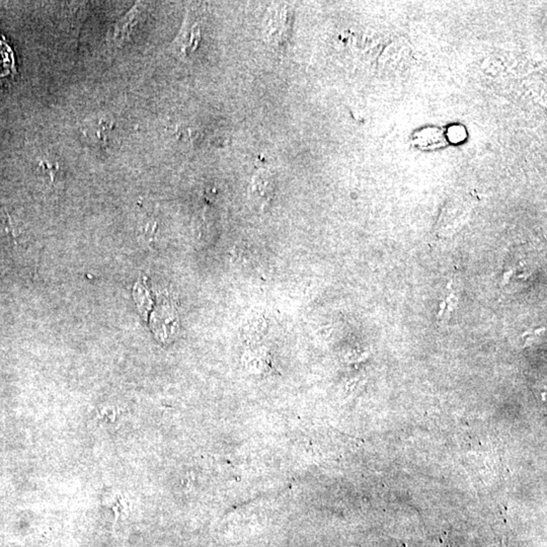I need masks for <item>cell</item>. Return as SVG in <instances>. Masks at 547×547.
<instances>
[{
  "label": "cell",
  "instance_id": "obj_1",
  "mask_svg": "<svg viewBox=\"0 0 547 547\" xmlns=\"http://www.w3.org/2000/svg\"><path fill=\"white\" fill-rule=\"evenodd\" d=\"M274 184L272 179L266 173L256 174L251 181L249 194L256 205L265 206L272 198Z\"/></svg>",
  "mask_w": 547,
  "mask_h": 547
},
{
  "label": "cell",
  "instance_id": "obj_2",
  "mask_svg": "<svg viewBox=\"0 0 547 547\" xmlns=\"http://www.w3.org/2000/svg\"><path fill=\"white\" fill-rule=\"evenodd\" d=\"M200 40V30L199 26L194 25L191 26L190 30H184L183 36H181V42L184 44L181 47L183 50L187 49L194 50L198 46Z\"/></svg>",
  "mask_w": 547,
  "mask_h": 547
},
{
  "label": "cell",
  "instance_id": "obj_3",
  "mask_svg": "<svg viewBox=\"0 0 547 547\" xmlns=\"http://www.w3.org/2000/svg\"><path fill=\"white\" fill-rule=\"evenodd\" d=\"M266 324L264 323L263 319H253L249 321L248 326H246V331L249 333V336H260L263 331H265Z\"/></svg>",
  "mask_w": 547,
  "mask_h": 547
},
{
  "label": "cell",
  "instance_id": "obj_4",
  "mask_svg": "<svg viewBox=\"0 0 547 547\" xmlns=\"http://www.w3.org/2000/svg\"><path fill=\"white\" fill-rule=\"evenodd\" d=\"M466 136V131H464L463 128L458 127V126H454V127L450 128L449 131H448V137L453 144H458Z\"/></svg>",
  "mask_w": 547,
  "mask_h": 547
}]
</instances>
